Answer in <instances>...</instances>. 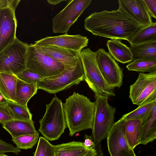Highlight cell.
I'll use <instances>...</instances> for the list:
<instances>
[{"label":"cell","mask_w":156,"mask_h":156,"mask_svg":"<svg viewBox=\"0 0 156 156\" xmlns=\"http://www.w3.org/2000/svg\"><path fill=\"white\" fill-rule=\"evenodd\" d=\"M9 101L4 98L0 92V103L6 104Z\"/></svg>","instance_id":"f35d334b"},{"label":"cell","mask_w":156,"mask_h":156,"mask_svg":"<svg viewBox=\"0 0 156 156\" xmlns=\"http://www.w3.org/2000/svg\"><path fill=\"white\" fill-rule=\"evenodd\" d=\"M16 38L0 53V72L17 75L26 69L27 45Z\"/></svg>","instance_id":"ba28073f"},{"label":"cell","mask_w":156,"mask_h":156,"mask_svg":"<svg viewBox=\"0 0 156 156\" xmlns=\"http://www.w3.org/2000/svg\"><path fill=\"white\" fill-rule=\"evenodd\" d=\"M91 147H86L80 141L63 143L55 145V156H83Z\"/></svg>","instance_id":"ffe728a7"},{"label":"cell","mask_w":156,"mask_h":156,"mask_svg":"<svg viewBox=\"0 0 156 156\" xmlns=\"http://www.w3.org/2000/svg\"><path fill=\"white\" fill-rule=\"evenodd\" d=\"M80 57L84 70V80L94 92L95 95H101L108 98L115 96V88L106 81L99 68L96 52L89 48L83 49L80 51Z\"/></svg>","instance_id":"3957f363"},{"label":"cell","mask_w":156,"mask_h":156,"mask_svg":"<svg viewBox=\"0 0 156 156\" xmlns=\"http://www.w3.org/2000/svg\"><path fill=\"white\" fill-rule=\"evenodd\" d=\"M84 74L80 57L73 66L66 68L59 74L44 78L37 84L38 89L55 94L78 84L84 80Z\"/></svg>","instance_id":"5b68a950"},{"label":"cell","mask_w":156,"mask_h":156,"mask_svg":"<svg viewBox=\"0 0 156 156\" xmlns=\"http://www.w3.org/2000/svg\"><path fill=\"white\" fill-rule=\"evenodd\" d=\"M26 67L43 78L57 75L68 68L46 55L34 44L27 45Z\"/></svg>","instance_id":"8992f818"},{"label":"cell","mask_w":156,"mask_h":156,"mask_svg":"<svg viewBox=\"0 0 156 156\" xmlns=\"http://www.w3.org/2000/svg\"><path fill=\"white\" fill-rule=\"evenodd\" d=\"M20 0H0V8L12 6H18Z\"/></svg>","instance_id":"d590c367"},{"label":"cell","mask_w":156,"mask_h":156,"mask_svg":"<svg viewBox=\"0 0 156 156\" xmlns=\"http://www.w3.org/2000/svg\"><path fill=\"white\" fill-rule=\"evenodd\" d=\"M17 6L0 8V53L17 38V21L15 11Z\"/></svg>","instance_id":"4fadbf2b"},{"label":"cell","mask_w":156,"mask_h":156,"mask_svg":"<svg viewBox=\"0 0 156 156\" xmlns=\"http://www.w3.org/2000/svg\"></svg>","instance_id":"60d3db41"},{"label":"cell","mask_w":156,"mask_h":156,"mask_svg":"<svg viewBox=\"0 0 156 156\" xmlns=\"http://www.w3.org/2000/svg\"><path fill=\"white\" fill-rule=\"evenodd\" d=\"M34 156H55V145L50 143L44 137H39Z\"/></svg>","instance_id":"f546056e"},{"label":"cell","mask_w":156,"mask_h":156,"mask_svg":"<svg viewBox=\"0 0 156 156\" xmlns=\"http://www.w3.org/2000/svg\"><path fill=\"white\" fill-rule=\"evenodd\" d=\"M36 84L27 83L18 78L14 102L23 105H27L30 99L37 93Z\"/></svg>","instance_id":"7402d4cb"},{"label":"cell","mask_w":156,"mask_h":156,"mask_svg":"<svg viewBox=\"0 0 156 156\" xmlns=\"http://www.w3.org/2000/svg\"><path fill=\"white\" fill-rule=\"evenodd\" d=\"M84 28L96 36L128 41L140 27L118 8L90 14L84 20Z\"/></svg>","instance_id":"6da1fadb"},{"label":"cell","mask_w":156,"mask_h":156,"mask_svg":"<svg viewBox=\"0 0 156 156\" xmlns=\"http://www.w3.org/2000/svg\"><path fill=\"white\" fill-rule=\"evenodd\" d=\"M156 138V104L151 112L141 120L139 131V144L146 145Z\"/></svg>","instance_id":"e0dca14e"},{"label":"cell","mask_w":156,"mask_h":156,"mask_svg":"<svg viewBox=\"0 0 156 156\" xmlns=\"http://www.w3.org/2000/svg\"><path fill=\"white\" fill-rule=\"evenodd\" d=\"M69 135L88 129H92L95 111V102L74 92L63 104Z\"/></svg>","instance_id":"7a4b0ae2"},{"label":"cell","mask_w":156,"mask_h":156,"mask_svg":"<svg viewBox=\"0 0 156 156\" xmlns=\"http://www.w3.org/2000/svg\"><path fill=\"white\" fill-rule=\"evenodd\" d=\"M119 8L140 28L152 23V18L143 0H119Z\"/></svg>","instance_id":"5bb4252c"},{"label":"cell","mask_w":156,"mask_h":156,"mask_svg":"<svg viewBox=\"0 0 156 156\" xmlns=\"http://www.w3.org/2000/svg\"><path fill=\"white\" fill-rule=\"evenodd\" d=\"M95 107L92 138L94 143L101 142L107 138L114 124L116 108L111 106L108 98L101 95H95Z\"/></svg>","instance_id":"52a82bcc"},{"label":"cell","mask_w":156,"mask_h":156,"mask_svg":"<svg viewBox=\"0 0 156 156\" xmlns=\"http://www.w3.org/2000/svg\"><path fill=\"white\" fill-rule=\"evenodd\" d=\"M38 131L49 141L58 140L66 127L63 104L56 96L46 104L45 112L39 121Z\"/></svg>","instance_id":"277c9868"},{"label":"cell","mask_w":156,"mask_h":156,"mask_svg":"<svg viewBox=\"0 0 156 156\" xmlns=\"http://www.w3.org/2000/svg\"><path fill=\"white\" fill-rule=\"evenodd\" d=\"M96 52L98 65L104 79L113 88H120L122 84V69L103 49H98Z\"/></svg>","instance_id":"7c38bea8"},{"label":"cell","mask_w":156,"mask_h":156,"mask_svg":"<svg viewBox=\"0 0 156 156\" xmlns=\"http://www.w3.org/2000/svg\"><path fill=\"white\" fill-rule=\"evenodd\" d=\"M126 120L121 118L114 123L107 138L108 152L111 156H136L129 145L125 132Z\"/></svg>","instance_id":"8fae6325"},{"label":"cell","mask_w":156,"mask_h":156,"mask_svg":"<svg viewBox=\"0 0 156 156\" xmlns=\"http://www.w3.org/2000/svg\"><path fill=\"white\" fill-rule=\"evenodd\" d=\"M156 41V22L140 28L130 37L128 41L131 46L145 43Z\"/></svg>","instance_id":"603a6c76"},{"label":"cell","mask_w":156,"mask_h":156,"mask_svg":"<svg viewBox=\"0 0 156 156\" xmlns=\"http://www.w3.org/2000/svg\"><path fill=\"white\" fill-rule=\"evenodd\" d=\"M48 3L52 5H56L62 2H67V0H47Z\"/></svg>","instance_id":"74e56055"},{"label":"cell","mask_w":156,"mask_h":156,"mask_svg":"<svg viewBox=\"0 0 156 156\" xmlns=\"http://www.w3.org/2000/svg\"><path fill=\"white\" fill-rule=\"evenodd\" d=\"M94 145L83 156H104L101 149V142L94 143Z\"/></svg>","instance_id":"836d02e7"},{"label":"cell","mask_w":156,"mask_h":156,"mask_svg":"<svg viewBox=\"0 0 156 156\" xmlns=\"http://www.w3.org/2000/svg\"><path fill=\"white\" fill-rule=\"evenodd\" d=\"M106 45L108 53L115 60L123 64L133 61L132 55L129 47L122 43L120 40L111 39L107 41Z\"/></svg>","instance_id":"d6986e66"},{"label":"cell","mask_w":156,"mask_h":156,"mask_svg":"<svg viewBox=\"0 0 156 156\" xmlns=\"http://www.w3.org/2000/svg\"><path fill=\"white\" fill-rule=\"evenodd\" d=\"M126 67L129 70L143 73L156 71V59H136L128 64Z\"/></svg>","instance_id":"484cf974"},{"label":"cell","mask_w":156,"mask_h":156,"mask_svg":"<svg viewBox=\"0 0 156 156\" xmlns=\"http://www.w3.org/2000/svg\"><path fill=\"white\" fill-rule=\"evenodd\" d=\"M129 48L133 60L142 58L156 59V41L140 44Z\"/></svg>","instance_id":"cb8c5ba5"},{"label":"cell","mask_w":156,"mask_h":156,"mask_svg":"<svg viewBox=\"0 0 156 156\" xmlns=\"http://www.w3.org/2000/svg\"><path fill=\"white\" fill-rule=\"evenodd\" d=\"M2 127L10 134L12 138L21 135L38 133L33 121L12 119L2 124Z\"/></svg>","instance_id":"ac0fdd59"},{"label":"cell","mask_w":156,"mask_h":156,"mask_svg":"<svg viewBox=\"0 0 156 156\" xmlns=\"http://www.w3.org/2000/svg\"><path fill=\"white\" fill-rule=\"evenodd\" d=\"M20 80L28 83L36 84L44 78L26 69L16 75Z\"/></svg>","instance_id":"4dcf8cb0"},{"label":"cell","mask_w":156,"mask_h":156,"mask_svg":"<svg viewBox=\"0 0 156 156\" xmlns=\"http://www.w3.org/2000/svg\"><path fill=\"white\" fill-rule=\"evenodd\" d=\"M84 138L85 140L84 144L86 147H91L94 145L95 144L94 140L90 136L85 135Z\"/></svg>","instance_id":"8d00e7d4"},{"label":"cell","mask_w":156,"mask_h":156,"mask_svg":"<svg viewBox=\"0 0 156 156\" xmlns=\"http://www.w3.org/2000/svg\"><path fill=\"white\" fill-rule=\"evenodd\" d=\"M36 46L46 55L67 68L74 65L80 57V51L53 45Z\"/></svg>","instance_id":"2e32d148"},{"label":"cell","mask_w":156,"mask_h":156,"mask_svg":"<svg viewBox=\"0 0 156 156\" xmlns=\"http://www.w3.org/2000/svg\"><path fill=\"white\" fill-rule=\"evenodd\" d=\"M39 133L28 134L12 138L13 142L19 149L27 150L32 148L38 142Z\"/></svg>","instance_id":"f1b7e54d"},{"label":"cell","mask_w":156,"mask_h":156,"mask_svg":"<svg viewBox=\"0 0 156 156\" xmlns=\"http://www.w3.org/2000/svg\"><path fill=\"white\" fill-rule=\"evenodd\" d=\"M151 17L156 18V0H143Z\"/></svg>","instance_id":"e575fe53"},{"label":"cell","mask_w":156,"mask_h":156,"mask_svg":"<svg viewBox=\"0 0 156 156\" xmlns=\"http://www.w3.org/2000/svg\"><path fill=\"white\" fill-rule=\"evenodd\" d=\"M129 97L133 104L138 106L156 99V71L140 73L130 86Z\"/></svg>","instance_id":"30bf717a"},{"label":"cell","mask_w":156,"mask_h":156,"mask_svg":"<svg viewBox=\"0 0 156 156\" xmlns=\"http://www.w3.org/2000/svg\"><path fill=\"white\" fill-rule=\"evenodd\" d=\"M0 156H9L4 154H0Z\"/></svg>","instance_id":"ab89813d"},{"label":"cell","mask_w":156,"mask_h":156,"mask_svg":"<svg viewBox=\"0 0 156 156\" xmlns=\"http://www.w3.org/2000/svg\"><path fill=\"white\" fill-rule=\"evenodd\" d=\"M13 119L11 113L6 104L0 103V123Z\"/></svg>","instance_id":"1f68e13d"},{"label":"cell","mask_w":156,"mask_h":156,"mask_svg":"<svg viewBox=\"0 0 156 156\" xmlns=\"http://www.w3.org/2000/svg\"><path fill=\"white\" fill-rule=\"evenodd\" d=\"M89 39L80 34H65L55 36L47 37L36 41L34 44L37 46L53 45L73 50L80 51L87 46Z\"/></svg>","instance_id":"9a60e30c"},{"label":"cell","mask_w":156,"mask_h":156,"mask_svg":"<svg viewBox=\"0 0 156 156\" xmlns=\"http://www.w3.org/2000/svg\"><path fill=\"white\" fill-rule=\"evenodd\" d=\"M155 104L156 99L145 103L133 111L123 115L121 118L125 120L131 119L142 120L148 115Z\"/></svg>","instance_id":"4316f807"},{"label":"cell","mask_w":156,"mask_h":156,"mask_svg":"<svg viewBox=\"0 0 156 156\" xmlns=\"http://www.w3.org/2000/svg\"><path fill=\"white\" fill-rule=\"evenodd\" d=\"M6 105L11 113L13 119L32 120V115L27 105H23L11 102H8Z\"/></svg>","instance_id":"83f0119b"},{"label":"cell","mask_w":156,"mask_h":156,"mask_svg":"<svg viewBox=\"0 0 156 156\" xmlns=\"http://www.w3.org/2000/svg\"><path fill=\"white\" fill-rule=\"evenodd\" d=\"M141 120L131 119L126 120L125 132L126 137L130 147L133 149L139 143V131Z\"/></svg>","instance_id":"d4e9b609"},{"label":"cell","mask_w":156,"mask_h":156,"mask_svg":"<svg viewBox=\"0 0 156 156\" xmlns=\"http://www.w3.org/2000/svg\"><path fill=\"white\" fill-rule=\"evenodd\" d=\"M17 79L15 75L0 72V92L9 102H14Z\"/></svg>","instance_id":"44dd1931"},{"label":"cell","mask_w":156,"mask_h":156,"mask_svg":"<svg viewBox=\"0 0 156 156\" xmlns=\"http://www.w3.org/2000/svg\"><path fill=\"white\" fill-rule=\"evenodd\" d=\"M21 151L10 144L0 139V154L12 152L18 154Z\"/></svg>","instance_id":"d6a6232c"},{"label":"cell","mask_w":156,"mask_h":156,"mask_svg":"<svg viewBox=\"0 0 156 156\" xmlns=\"http://www.w3.org/2000/svg\"><path fill=\"white\" fill-rule=\"evenodd\" d=\"M91 0H69L65 7L52 19L54 33L67 34L70 27L89 5Z\"/></svg>","instance_id":"9c48e42d"}]
</instances>
